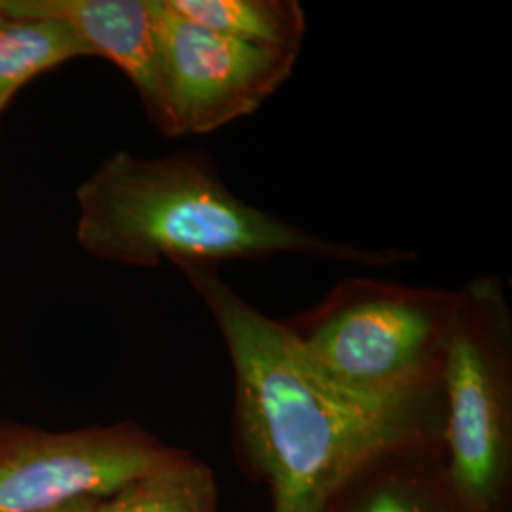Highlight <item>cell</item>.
Returning a JSON list of instances; mask_svg holds the SVG:
<instances>
[{
  "label": "cell",
  "instance_id": "8",
  "mask_svg": "<svg viewBox=\"0 0 512 512\" xmlns=\"http://www.w3.org/2000/svg\"><path fill=\"white\" fill-rule=\"evenodd\" d=\"M323 512L476 511L452 480L442 437H421L368 459Z\"/></svg>",
  "mask_w": 512,
  "mask_h": 512
},
{
  "label": "cell",
  "instance_id": "7",
  "mask_svg": "<svg viewBox=\"0 0 512 512\" xmlns=\"http://www.w3.org/2000/svg\"><path fill=\"white\" fill-rule=\"evenodd\" d=\"M6 16L65 21L92 55L114 63L139 93L148 118L162 128L154 0H2Z\"/></svg>",
  "mask_w": 512,
  "mask_h": 512
},
{
  "label": "cell",
  "instance_id": "6",
  "mask_svg": "<svg viewBox=\"0 0 512 512\" xmlns=\"http://www.w3.org/2000/svg\"><path fill=\"white\" fill-rule=\"evenodd\" d=\"M181 452L135 421L44 431L0 420V512H40L78 497H109Z\"/></svg>",
  "mask_w": 512,
  "mask_h": 512
},
{
  "label": "cell",
  "instance_id": "5",
  "mask_svg": "<svg viewBox=\"0 0 512 512\" xmlns=\"http://www.w3.org/2000/svg\"><path fill=\"white\" fill-rule=\"evenodd\" d=\"M158 78L169 137L205 135L253 114L291 76L298 54L224 37L154 0Z\"/></svg>",
  "mask_w": 512,
  "mask_h": 512
},
{
  "label": "cell",
  "instance_id": "9",
  "mask_svg": "<svg viewBox=\"0 0 512 512\" xmlns=\"http://www.w3.org/2000/svg\"><path fill=\"white\" fill-rule=\"evenodd\" d=\"M184 19L260 48L298 54L306 14L296 0H167Z\"/></svg>",
  "mask_w": 512,
  "mask_h": 512
},
{
  "label": "cell",
  "instance_id": "3",
  "mask_svg": "<svg viewBox=\"0 0 512 512\" xmlns=\"http://www.w3.org/2000/svg\"><path fill=\"white\" fill-rule=\"evenodd\" d=\"M456 310L458 291L349 277L283 325L311 366L349 395L431 403L442 399Z\"/></svg>",
  "mask_w": 512,
  "mask_h": 512
},
{
  "label": "cell",
  "instance_id": "1",
  "mask_svg": "<svg viewBox=\"0 0 512 512\" xmlns=\"http://www.w3.org/2000/svg\"><path fill=\"white\" fill-rule=\"evenodd\" d=\"M211 313L234 370L239 456L272 495V512H323L363 463L387 448L442 437L444 401L378 404L321 376L283 321L256 310L207 262H173Z\"/></svg>",
  "mask_w": 512,
  "mask_h": 512
},
{
  "label": "cell",
  "instance_id": "12",
  "mask_svg": "<svg viewBox=\"0 0 512 512\" xmlns=\"http://www.w3.org/2000/svg\"><path fill=\"white\" fill-rule=\"evenodd\" d=\"M105 497H78L67 503H61L52 509L40 512H99V507Z\"/></svg>",
  "mask_w": 512,
  "mask_h": 512
},
{
  "label": "cell",
  "instance_id": "4",
  "mask_svg": "<svg viewBox=\"0 0 512 512\" xmlns=\"http://www.w3.org/2000/svg\"><path fill=\"white\" fill-rule=\"evenodd\" d=\"M442 448L476 512H512V315L499 277L458 291L442 372Z\"/></svg>",
  "mask_w": 512,
  "mask_h": 512
},
{
  "label": "cell",
  "instance_id": "11",
  "mask_svg": "<svg viewBox=\"0 0 512 512\" xmlns=\"http://www.w3.org/2000/svg\"><path fill=\"white\" fill-rule=\"evenodd\" d=\"M213 471L186 450L103 499L99 512H219Z\"/></svg>",
  "mask_w": 512,
  "mask_h": 512
},
{
  "label": "cell",
  "instance_id": "10",
  "mask_svg": "<svg viewBox=\"0 0 512 512\" xmlns=\"http://www.w3.org/2000/svg\"><path fill=\"white\" fill-rule=\"evenodd\" d=\"M86 55H92V50L65 21L4 14L0 18V116L38 74Z\"/></svg>",
  "mask_w": 512,
  "mask_h": 512
},
{
  "label": "cell",
  "instance_id": "2",
  "mask_svg": "<svg viewBox=\"0 0 512 512\" xmlns=\"http://www.w3.org/2000/svg\"><path fill=\"white\" fill-rule=\"evenodd\" d=\"M76 241L101 260L156 268L164 260L260 262L277 255L385 268L414 260L408 249H365L317 238L243 202L202 150L164 158L116 152L78 186Z\"/></svg>",
  "mask_w": 512,
  "mask_h": 512
},
{
  "label": "cell",
  "instance_id": "13",
  "mask_svg": "<svg viewBox=\"0 0 512 512\" xmlns=\"http://www.w3.org/2000/svg\"><path fill=\"white\" fill-rule=\"evenodd\" d=\"M4 16V10H2V0H0V18Z\"/></svg>",
  "mask_w": 512,
  "mask_h": 512
}]
</instances>
